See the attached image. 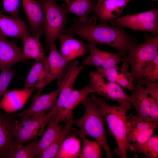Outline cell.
Wrapping results in <instances>:
<instances>
[{"instance_id": "1", "label": "cell", "mask_w": 158, "mask_h": 158, "mask_svg": "<svg viewBox=\"0 0 158 158\" xmlns=\"http://www.w3.org/2000/svg\"><path fill=\"white\" fill-rule=\"evenodd\" d=\"M73 21L71 26L63 32L78 35L96 45L111 46L117 50L123 58L126 57L129 46L137 42L136 39L124 31L122 26L110 25L107 21L96 25L90 19L82 21L76 18Z\"/></svg>"}, {"instance_id": "2", "label": "cell", "mask_w": 158, "mask_h": 158, "mask_svg": "<svg viewBox=\"0 0 158 158\" xmlns=\"http://www.w3.org/2000/svg\"><path fill=\"white\" fill-rule=\"evenodd\" d=\"M90 98L101 111L110 132L115 140L117 147L114 153L121 158H127L126 114L131 108L130 104L109 105L94 93H91Z\"/></svg>"}, {"instance_id": "3", "label": "cell", "mask_w": 158, "mask_h": 158, "mask_svg": "<svg viewBox=\"0 0 158 158\" xmlns=\"http://www.w3.org/2000/svg\"><path fill=\"white\" fill-rule=\"evenodd\" d=\"M82 104L85 107V113L81 117L73 121V124L79 128L76 131L78 134L81 138L86 136L93 138L103 148L107 158H112L107 141L104 117L102 112L87 96Z\"/></svg>"}, {"instance_id": "4", "label": "cell", "mask_w": 158, "mask_h": 158, "mask_svg": "<svg viewBox=\"0 0 158 158\" xmlns=\"http://www.w3.org/2000/svg\"><path fill=\"white\" fill-rule=\"evenodd\" d=\"M145 41L137 44L135 42L129 47L128 55L124 58V61L130 65V72L133 83H141L143 79V69L145 65L158 55V36L153 37L145 34Z\"/></svg>"}, {"instance_id": "5", "label": "cell", "mask_w": 158, "mask_h": 158, "mask_svg": "<svg viewBox=\"0 0 158 158\" xmlns=\"http://www.w3.org/2000/svg\"><path fill=\"white\" fill-rule=\"evenodd\" d=\"M37 0L44 11L43 31L45 35V44L49 50L51 45L63 33L68 11L64 5H58L55 0Z\"/></svg>"}, {"instance_id": "6", "label": "cell", "mask_w": 158, "mask_h": 158, "mask_svg": "<svg viewBox=\"0 0 158 158\" xmlns=\"http://www.w3.org/2000/svg\"><path fill=\"white\" fill-rule=\"evenodd\" d=\"M52 116L49 111L26 119L17 120L13 147L22 146L25 142L42 136L46 125Z\"/></svg>"}, {"instance_id": "7", "label": "cell", "mask_w": 158, "mask_h": 158, "mask_svg": "<svg viewBox=\"0 0 158 158\" xmlns=\"http://www.w3.org/2000/svg\"><path fill=\"white\" fill-rule=\"evenodd\" d=\"M134 91L129 97L131 104L136 110L135 119L158 122V102L144 89L141 83H137Z\"/></svg>"}, {"instance_id": "8", "label": "cell", "mask_w": 158, "mask_h": 158, "mask_svg": "<svg viewBox=\"0 0 158 158\" xmlns=\"http://www.w3.org/2000/svg\"><path fill=\"white\" fill-rule=\"evenodd\" d=\"M158 9H152L136 14H128L109 21L113 25L150 32L156 36L158 34Z\"/></svg>"}, {"instance_id": "9", "label": "cell", "mask_w": 158, "mask_h": 158, "mask_svg": "<svg viewBox=\"0 0 158 158\" xmlns=\"http://www.w3.org/2000/svg\"><path fill=\"white\" fill-rule=\"evenodd\" d=\"M89 76V84L94 93L116 101L119 104H131L129 96L117 84L107 80L96 71L91 72Z\"/></svg>"}, {"instance_id": "10", "label": "cell", "mask_w": 158, "mask_h": 158, "mask_svg": "<svg viewBox=\"0 0 158 158\" xmlns=\"http://www.w3.org/2000/svg\"><path fill=\"white\" fill-rule=\"evenodd\" d=\"M158 122L136 120L134 116H127L126 143L128 150L132 142L140 143L147 140L154 133Z\"/></svg>"}, {"instance_id": "11", "label": "cell", "mask_w": 158, "mask_h": 158, "mask_svg": "<svg viewBox=\"0 0 158 158\" xmlns=\"http://www.w3.org/2000/svg\"><path fill=\"white\" fill-rule=\"evenodd\" d=\"M61 87V84L54 90L46 94L37 93L34 96L30 106L19 113L18 116L21 119H26L51 110L55 105Z\"/></svg>"}, {"instance_id": "12", "label": "cell", "mask_w": 158, "mask_h": 158, "mask_svg": "<svg viewBox=\"0 0 158 158\" xmlns=\"http://www.w3.org/2000/svg\"><path fill=\"white\" fill-rule=\"evenodd\" d=\"M49 50L46 59L47 72L44 88L55 79L58 86L61 84L66 75L68 63L58 50L55 43L51 45Z\"/></svg>"}, {"instance_id": "13", "label": "cell", "mask_w": 158, "mask_h": 158, "mask_svg": "<svg viewBox=\"0 0 158 158\" xmlns=\"http://www.w3.org/2000/svg\"><path fill=\"white\" fill-rule=\"evenodd\" d=\"M85 45L90 52V55L82 61V64L85 66L93 65L108 69L118 66L121 61H124V58L121 57V55L118 52L114 53L102 51L91 43Z\"/></svg>"}, {"instance_id": "14", "label": "cell", "mask_w": 158, "mask_h": 158, "mask_svg": "<svg viewBox=\"0 0 158 158\" xmlns=\"http://www.w3.org/2000/svg\"><path fill=\"white\" fill-rule=\"evenodd\" d=\"M85 66L83 64L79 66L78 62L76 61H71L68 63L66 75L61 84V90L55 105L51 111L53 115L57 114L73 90V87L76 78Z\"/></svg>"}, {"instance_id": "15", "label": "cell", "mask_w": 158, "mask_h": 158, "mask_svg": "<svg viewBox=\"0 0 158 158\" xmlns=\"http://www.w3.org/2000/svg\"><path fill=\"white\" fill-rule=\"evenodd\" d=\"M123 62L121 67L118 66L108 69L98 67L96 72L107 80L115 83L122 88L134 90L136 85L129 71L128 63L126 61Z\"/></svg>"}, {"instance_id": "16", "label": "cell", "mask_w": 158, "mask_h": 158, "mask_svg": "<svg viewBox=\"0 0 158 158\" xmlns=\"http://www.w3.org/2000/svg\"><path fill=\"white\" fill-rule=\"evenodd\" d=\"M35 88L13 89L6 91L0 101V109L11 114L23 108Z\"/></svg>"}, {"instance_id": "17", "label": "cell", "mask_w": 158, "mask_h": 158, "mask_svg": "<svg viewBox=\"0 0 158 158\" xmlns=\"http://www.w3.org/2000/svg\"><path fill=\"white\" fill-rule=\"evenodd\" d=\"M26 62L23 56L21 49L0 33V70L10 69L17 63Z\"/></svg>"}, {"instance_id": "18", "label": "cell", "mask_w": 158, "mask_h": 158, "mask_svg": "<svg viewBox=\"0 0 158 158\" xmlns=\"http://www.w3.org/2000/svg\"><path fill=\"white\" fill-rule=\"evenodd\" d=\"M17 120L10 114H4L0 109V158L14 146Z\"/></svg>"}, {"instance_id": "19", "label": "cell", "mask_w": 158, "mask_h": 158, "mask_svg": "<svg viewBox=\"0 0 158 158\" xmlns=\"http://www.w3.org/2000/svg\"><path fill=\"white\" fill-rule=\"evenodd\" d=\"M23 8L33 36L43 34L44 22L43 7L37 0H21Z\"/></svg>"}, {"instance_id": "20", "label": "cell", "mask_w": 158, "mask_h": 158, "mask_svg": "<svg viewBox=\"0 0 158 158\" xmlns=\"http://www.w3.org/2000/svg\"><path fill=\"white\" fill-rule=\"evenodd\" d=\"M130 0H105L95 7L94 14L90 19L95 23L107 21L118 18Z\"/></svg>"}, {"instance_id": "21", "label": "cell", "mask_w": 158, "mask_h": 158, "mask_svg": "<svg viewBox=\"0 0 158 158\" xmlns=\"http://www.w3.org/2000/svg\"><path fill=\"white\" fill-rule=\"evenodd\" d=\"M92 93L94 91L89 84L80 90L73 89L55 115L56 120L59 122L66 121L72 115V112L76 107L82 104L87 95Z\"/></svg>"}, {"instance_id": "22", "label": "cell", "mask_w": 158, "mask_h": 158, "mask_svg": "<svg viewBox=\"0 0 158 158\" xmlns=\"http://www.w3.org/2000/svg\"><path fill=\"white\" fill-rule=\"evenodd\" d=\"M58 39L60 44L59 52L67 62L72 61L86 54L87 50L85 44L72 35L62 33Z\"/></svg>"}, {"instance_id": "23", "label": "cell", "mask_w": 158, "mask_h": 158, "mask_svg": "<svg viewBox=\"0 0 158 158\" xmlns=\"http://www.w3.org/2000/svg\"><path fill=\"white\" fill-rule=\"evenodd\" d=\"M0 33L5 37L18 38L22 41L29 35L25 22L20 18L0 13Z\"/></svg>"}, {"instance_id": "24", "label": "cell", "mask_w": 158, "mask_h": 158, "mask_svg": "<svg viewBox=\"0 0 158 158\" xmlns=\"http://www.w3.org/2000/svg\"><path fill=\"white\" fill-rule=\"evenodd\" d=\"M46 59L31 63L30 70L24 79V88L34 87L38 90L37 93H41L47 75Z\"/></svg>"}, {"instance_id": "25", "label": "cell", "mask_w": 158, "mask_h": 158, "mask_svg": "<svg viewBox=\"0 0 158 158\" xmlns=\"http://www.w3.org/2000/svg\"><path fill=\"white\" fill-rule=\"evenodd\" d=\"M42 35L38 34L32 37L29 35L21 41L23 44L22 54L25 59H32L37 61L46 59L47 56H45L44 51L40 40Z\"/></svg>"}, {"instance_id": "26", "label": "cell", "mask_w": 158, "mask_h": 158, "mask_svg": "<svg viewBox=\"0 0 158 158\" xmlns=\"http://www.w3.org/2000/svg\"><path fill=\"white\" fill-rule=\"evenodd\" d=\"M55 115L52 116L49 121L45 131L40 139L37 143L36 156L40 157L43 151L55 140L61 132L63 127L59 124Z\"/></svg>"}, {"instance_id": "27", "label": "cell", "mask_w": 158, "mask_h": 158, "mask_svg": "<svg viewBox=\"0 0 158 158\" xmlns=\"http://www.w3.org/2000/svg\"><path fill=\"white\" fill-rule=\"evenodd\" d=\"M80 152V139L71 134L63 141L54 158L79 157Z\"/></svg>"}, {"instance_id": "28", "label": "cell", "mask_w": 158, "mask_h": 158, "mask_svg": "<svg viewBox=\"0 0 158 158\" xmlns=\"http://www.w3.org/2000/svg\"><path fill=\"white\" fill-rule=\"evenodd\" d=\"M128 149L132 152L143 154L147 158H157L158 136L154 133L143 142L131 143Z\"/></svg>"}, {"instance_id": "29", "label": "cell", "mask_w": 158, "mask_h": 158, "mask_svg": "<svg viewBox=\"0 0 158 158\" xmlns=\"http://www.w3.org/2000/svg\"><path fill=\"white\" fill-rule=\"evenodd\" d=\"M68 11L78 17L81 20L89 19L88 16L95 5L93 0H63Z\"/></svg>"}, {"instance_id": "30", "label": "cell", "mask_w": 158, "mask_h": 158, "mask_svg": "<svg viewBox=\"0 0 158 158\" xmlns=\"http://www.w3.org/2000/svg\"><path fill=\"white\" fill-rule=\"evenodd\" d=\"M73 120L72 115L66 121V123L60 133L54 142L43 151L41 156V158L55 157L63 141L71 134Z\"/></svg>"}, {"instance_id": "31", "label": "cell", "mask_w": 158, "mask_h": 158, "mask_svg": "<svg viewBox=\"0 0 158 158\" xmlns=\"http://www.w3.org/2000/svg\"><path fill=\"white\" fill-rule=\"evenodd\" d=\"M37 138L32 139L25 146L12 147L2 156L5 158H33L36 156L37 151Z\"/></svg>"}, {"instance_id": "32", "label": "cell", "mask_w": 158, "mask_h": 158, "mask_svg": "<svg viewBox=\"0 0 158 158\" xmlns=\"http://www.w3.org/2000/svg\"><path fill=\"white\" fill-rule=\"evenodd\" d=\"M83 142V149L79 157L80 158H99L102 157L100 145L96 141L88 140L86 137L81 138Z\"/></svg>"}, {"instance_id": "33", "label": "cell", "mask_w": 158, "mask_h": 158, "mask_svg": "<svg viewBox=\"0 0 158 158\" xmlns=\"http://www.w3.org/2000/svg\"><path fill=\"white\" fill-rule=\"evenodd\" d=\"M142 76L143 78L146 77L151 81L156 82L158 79V55L145 65L142 70Z\"/></svg>"}, {"instance_id": "34", "label": "cell", "mask_w": 158, "mask_h": 158, "mask_svg": "<svg viewBox=\"0 0 158 158\" xmlns=\"http://www.w3.org/2000/svg\"><path fill=\"white\" fill-rule=\"evenodd\" d=\"M15 69L5 70L1 71L0 74V97L3 96L11 80L14 76Z\"/></svg>"}, {"instance_id": "35", "label": "cell", "mask_w": 158, "mask_h": 158, "mask_svg": "<svg viewBox=\"0 0 158 158\" xmlns=\"http://www.w3.org/2000/svg\"><path fill=\"white\" fill-rule=\"evenodd\" d=\"M4 10L13 17L19 18L18 11L19 0H2Z\"/></svg>"}, {"instance_id": "36", "label": "cell", "mask_w": 158, "mask_h": 158, "mask_svg": "<svg viewBox=\"0 0 158 158\" xmlns=\"http://www.w3.org/2000/svg\"><path fill=\"white\" fill-rule=\"evenodd\" d=\"M141 84L143 85L144 89L150 93L158 102V84L156 82L151 81L146 77L142 80Z\"/></svg>"}, {"instance_id": "37", "label": "cell", "mask_w": 158, "mask_h": 158, "mask_svg": "<svg viewBox=\"0 0 158 158\" xmlns=\"http://www.w3.org/2000/svg\"><path fill=\"white\" fill-rule=\"evenodd\" d=\"M105 0H98L97 3L96 4L95 7H96L99 5L101 3H102Z\"/></svg>"}, {"instance_id": "38", "label": "cell", "mask_w": 158, "mask_h": 158, "mask_svg": "<svg viewBox=\"0 0 158 158\" xmlns=\"http://www.w3.org/2000/svg\"><path fill=\"white\" fill-rule=\"evenodd\" d=\"M152 1H158V0H151Z\"/></svg>"}, {"instance_id": "39", "label": "cell", "mask_w": 158, "mask_h": 158, "mask_svg": "<svg viewBox=\"0 0 158 158\" xmlns=\"http://www.w3.org/2000/svg\"><path fill=\"white\" fill-rule=\"evenodd\" d=\"M2 12V11H0V13H1Z\"/></svg>"}]
</instances>
